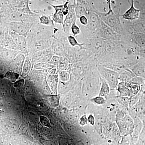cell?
Instances as JSON below:
<instances>
[{
	"label": "cell",
	"mask_w": 145,
	"mask_h": 145,
	"mask_svg": "<svg viewBox=\"0 0 145 145\" xmlns=\"http://www.w3.org/2000/svg\"><path fill=\"white\" fill-rule=\"evenodd\" d=\"M61 58L58 55H55L52 56L50 60V63L54 65H58L60 62Z\"/></svg>",
	"instance_id": "cell-29"
},
{
	"label": "cell",
	"mask_w": 145,
	"mask_h": 145,
	"mask_svg": "<svg viewBox=\"0 0 145 145\" xmlns=\"http://www.w3.org/2000/svg\"><path fill=\"white\" fill-rule=\"evenodd\" d=\"M135 111L137 117L142 121H145V91L141 92L139 100L135 104Z\"/></svg>",
	"instance_id": "cell-3"
},
{
	"label": "cell",
	"mask_w": 145,
	"mask_h": 145,
	"mask_svg": "<svg viewBox=\"0 0 145 145\" xmlns=\"http://www.w3.org/2000/svg\"><path fill=\"white\" fill-rule=\"evenodd\" d=\"M101 24L103 26H101V34H102L103 36L107 39H114L115 36V34L113 30L110 28L111 27L108 26L106 25H105V24L103 22H102Z\"/></svg>",
	"instance_id": "cell-11"
},
{
	"label": "cell",
	"mask_w": 145,
	"mask_h": 145,
	"mask_svg": "<svg viewBox=\"0 0 145 145\" xmlns=\"http://www.w3.org/2000/svg\"><path fill=\"white\" fill-rule=\"evenodd\" d=\"M88 121L91 125H93L94 123V118L92 115H89L88 118Z\"/></svg>",
	"instance_id": "cell-37"
},
{
	"label": "cell",
	"mask_w": 145,
	"mask_h": 145,
	"mask_svg": "<svg viewBox=\"0 0 145 145\" xmlns=\"http://www.w3.org/2000/svg\"><path fill=\"white\" fill-rule=\"evenodd\" d=\"M133 76L131 73L128 72H124L119 75V80L122 82H129L130 80L131 79Z\"/></svg>",
	"instance_id": "cell-20"
},
{
	"label": "cell",
	"mask_w": 145,
	"mask_h": 145,
	"mask_svg": "<svg viewBox=\"0 0 145 145\" xmlns=\"http://www.w3.org/2000/svg\"><path fill=\"white\" fill-rule=\"evenodd\" d=\"M61 77L62 80H68L69 79V75L67 72L63 71L62 72L61 74Z\"/></svg>",
	"instance_id": "cell-34"
},
{
	"label": "cell",
	"mask_w": 145,
	"mask_h": 145,
	"mask_svg": "<svg viewBox=\"0 0 145 145\" xmlns=\"http://www.w3.org/2000/svg\"><path fill=\"white\" fill-rule=\"evenodd\" d=\"M80 20L81 23L84 25H88V19L85 16H81L80 18Z\"/></svg>",
	"instance_id": "cell-31"
},
{
	"label": "cell",
	"mask_w": 145,
	"mask_h": 145,
	"mask_svg": "<svg viewBox=\"0 0 145 145\" xmlns=\"http://www.w3.org/2000/svg\"><path fill=\"white\" fill-rule=\"evenodd\" d=\"M52 49L55 55L59 56L63 54V44L59 41H56L54 42L52 46Z\"/></svg>",
	"instance_id": "cell-14"
},
{
	"label": "cell",
	"mask_w": 145,
	"mask_h": 145,
	"mask_svg": "<svg viewBox=\"0 0 145 145\" xmlns=\"http://www.w3.org/2000/svg\"><path fill=\"white\" fill-rule=\"evenodd\" d=\"M30 69H31V63L30 61L28 58H26L24 63L23 70V73L24 75H26L30 71Z\"/></svg>",
	"instance_id": "cell-22"
},
{
	"label": "cell",
	"mask_w": 145,
	"mask_h": 145,
	"mask_svg": "<svg viewBox=\"0 0 145 145\" xmlns=\"http://www.w3.org/2000/svg\"><path fill=\"white\" fill-rule=\"evenodd\" d=\"M24 13H21L17 11H14L11 12L10 14V20L13 21V22H24Z\"/></svg>",
	"instance_id": "cell-15"
},
{
	"label": "cell",
	"mask_w": 145,
	"mask_h": 145,
	"mask_svg": "<svg viewBox=\"0 0 145 145\" xmlns=\"http://www.w3.org/2000/svg\"><path fill=\"white\" fill-rule=\"evenodd\" d=\"M41 122H42V123L44 125H47L49 124V122H48V120L47 118L44 117H41Z\"/></svg>",
	"instance_id": "cell-35"
},
{
	"label": "cell",
	"mask_w": 145,
	"mask_h": 145,
	"mask_svg": "<svg viewBox=\"0 0 145 145\" xmlns=\"http://www.w3.org/2000/svg\"><path fill=\"white\" fill-rule=\"evenodd\" d=\"M137 44L142 47L145 48V35L140 34L137 36L136 39Z\"/></svg>",
	"instance_id": "cell-24"
},
{
	"label": "cell",
	"mask_w": 145,
	"mask_h": 145,
	"mask_svg": "<svg viewBox=\"0 0 145 145\" xmlns=\"http://www.w3.org/2000/svg\"><path fill=\"white\" fill-rule=\"evenodd\" d=\"M133 71L137 76L145 78V67H137L135 68Z\"/></svg>",
	"instance_id": "cell-21"
},
{
	"label": "cell",
	"mask_w": 145,
	"mask_h": 145,
	"mask_svg": "<svg viewBox=\"0 0 145 145\" xmlns=\"http://www.w3.org/2000/svg\"><path fill=\"white\" fill-rule=\"evenodd\" d=\"M69 43L72 46H79L81 47L83 45L82 44H80L78 42V41L75 39L74 36H69L68 38Z\"/></svg>",
	"instance_id": "cell-27"
},
{
	"label": "cell",
	"mask_w": 145,
	"mask_h": 145,
	"mask_svg": "<svg viewBox=\"0 0 145 145\" xmlns=\"http://www.w3.org/2000/svg\"><path fill=\"white\" fill-rule=\"evenodd\" d=\"M110 89V87L106 81L103 78L101 81V88L99 92V96H102L103 97L107 96L109 93Z\"/></svg>",
	"instance_id": "cell-13"
},
{
	"label": "cell",
	"mask_w": 145,
	"mask_h": 145,
	"mask_svg": "<svg viewBox=\"0 0 145 145\" xmlns=\"http://www.w3.org/2000/svg\"><path fill=\"white\" fill-rule=\"evenodd\" d=\"M68 4V2H67L64 4V7L63 9V13L64 16H67L69 12V9L67 6Z\"/></svg>",
	"instance_id": "cell-32"
},
{
	"label": "cell",
	"mask_w": 145,
	"mask_h": 145,
	"mask_svg": "<svg viewBox=\"0 0 145 145\" xmlns=\"http://www.w3.org/2000/svg\"><path fill=\"white\" fill-rule=\"evenodd\" d=\"M36 66L37 68L40 69H44L49 66V65L45 63H40L38 64Z\"/></svg>",
	"instance_id": "cell-33"
},
{
	"label": "cell",
	"mask_w": 145,
	"mask_h": 145,
	"mask_svg": "<svg viewBox=\"0 0 145 145\" xmlns=\"http://www.w3.org/2000/svg\"><path fill=\"white\" fill-rule=\"evenodd\" d=\"M104 41L100 39H97L93 41L92 43V49L93 52H98L103 50L105 47Z\"/></svg>",
	"instance_id": "cell-16"
},
{
	"label": "cell",
	"mask_w": 145,
	"mask_h": 145,
	"mask_svg": "<svg viewBox=\"0 0 145 145\" xmlns=\"http://www.w3.org/2000/svg\"><path fill=\"white\" fill-rule=\"evenodd\" d=\"M75 21V18L74 13L73 11L72 10H69V13L66 16L65 19L64 20V26L63 28H64L65 25H72L73 22Z\"/></svg>",
	"instance_id": "cell-19"
},
{
	"label": "cell",
	"mask_w": 145,
	"mask_h": 145,
	"mask_svg": "<svg viewBox=\"0 0 145 145\" xmlns=\"http://www.w3.org/2000/svg\"><path fill=\"white\" fill-rule=\"evenodd\" d=\"M18 52L16 51L12 50L5 49L3 50V56L6 59H15L18 56Z\"/></svg>",
	"instance_id": "cell-17"
},
{
	"label": "cell",
	"mask_w": 145,
	"mask_h": 145,
	"mask_svg": "<svg viewBox=\"0 0 145 145\" xmlns=\"http://www.w3.org/2000/svg\"><path fill=\"white\" fill-rule=\"evenodd\" d=\"M29 0H13L12 5L16 9V11L26 14H33L29 7Z\"/></svg>",
	"instance_id": "cell-4"
},
{
	"label": "cell",
	"mask_w": 145,
	"mask_h": 145,
	"mask_svg": "<svg viewBox=\"0 0 145 145\" xmlns=\"http://www.w3.org/2000/svg\"><path fill=\"white\" fill-rule=\"evenodd\" d=\"M40 23L46 25H50L52 24V20L47 16H43L40 18Z\"/></svg>",
	"instance_id": "cell-23"
},
{
	"label": "cell",
	"mask_w": 145,
	"mask_h": 145,
	"mask_svg": "<svg viewBox=\"0 0 145 145\" xmlns=\"http://www.w3.org/2000/svg\"><path fill=\"white\" fill-rule=\"evenodd\" d=\"M100 72L103 78L106 81L110 89H114L118 86L119 74L116 71L104 67L99 68Z\"/></svg>",
	"instance_id": "cell-1"
},
{
	"label": "cell",
	"mask_w": 145,
	"mask_h": 145,
	"mask_svg": "<svg viewBox=\"0 0 145 145\" xmlns=\"http://www.w3.org/2000/svg\"><path fill=\"white\" fill-rule=\"evenodd\" d=\"M48 4L52 6L55 10V13L53 16V20L56 23L60 24L64 26L63 20L64 15L63 13V9L64 7V4L61 5H54L48 2Z\"/></svg>",
	"instance_id": "cell-5"
},
{
	"label": "cell",
	"mask_w": 145,
	"mask_h": 145,
	"mask_svg": "<svg viewBox=\"0 0 145 145\" xmlns=\"http://www.w3.org/2000/svg\"></svg>",
	"instance_id": "cell-39"
},
{
	"label": "cell",
	"mask_w": 145,
	"mask_h": 145,
	"mask_svg": "<svg viewBox=\"0 0 145 145\" xmlns=\"http://www.w3.org/2000/svg\"><path fill=\"white\" fill-rule=\"evenodd\" d=\"M71 30L72 34H73V36L75 37L76 35H78L80 33V29L78 26L75 23V21L73 22V23L71 25Z\"/></svg>",
	"instance_id": "cell-26"
},
{
	"label": "cell",
	"mask_w": 145,
	"mask_h": 145,
	"mask_svg": "<svg viewBox=\"0 0 145 145\" xmlns=\"http://www.w3.org/2000/svg\"><path fill=\"white\" fill-rule=\"evenodd\" d=\"M106 1L107 2L108 4V6L109 10L107 13H112L113 11H112V10L111 7V0H106Z\"/></svg>",
	"instance_id": "cell-38"
},
{
	"label": "cell",
	"mask_w": 145,
	"mask_h": 145,
	"mask_svg": "<svg viewBox=\"0 0 145 145\" xmlns=\"http://www.w3.org/2000/svg\"><path fill=\"white\" fill-rule=\"evenodd\" d=\"M88 27L90 30L93 31L99 27L101 25V22H100L99 18L95 14L91 15L88 19Z\"/></svg>",
	"instance_id": "cell-10"
},
{
	"label": "cell",
	"mask_w": 145,
	"mask_h": 145,
	"mask_svg": "<svg viewBox=\"0 0 145 145\" xmlns=\"http://www.w3.org/2000/svg\"><path fill=\"white\" fill-rule=\"evenodd\" d=\"M91 101L94 103L99 105H102L105 103V100L103 96H96L91 99Z\"/></svg>",
	"instance_id": "cell-25"
},
{
	"label": "cell",
	"mask_w": 145,
	"mask_h": 145,
	"mask_svg": "<svg viewBox=\"0 0 145 145\" xmlns=\"http://www.w3.org/2000/svg\"><path fill=\"white\" fill-rule=\"evenodd\" d=\"M125 83L129 89L131 97H134L139 94L141 90L140 84L135 82H128Z\"/></svg>",
	"instance_id": "cell-9"
},
{
	"label": "cell",
	"mask_w": 145,
	"mask_h": 145,
	"mask_svg": "<svg viewBox=\"0 0 145 145\" xmlns=\"http://www.w3.org/2000/svg\"><path fill=\"white\" fill-rule=\"evenodd\" d=\"M19 75L15 72H8L6 75V77L8 79L12 80H16L18 79Z\"/></svg>",
	"instance_id": "cell-30"
},
{
	"label": "cell",
	"mask_w": 145,
	"mask_h": 145,
	"mask_svg": "<svg viewBox=\"0 0 145 145\" xmlns=\"http://www.w3.org/2000/svg\"><path fill=\"white\" fill-rule=\"evenodd\" d=\"M102 19L104 23L111 28H115L119 22L116 16L114 15L113 12L106 13L102 16Z\"/></svg>",
	"instance_id": "cell-8"
},
{
	"label": "cell",
	"mask_w": 145,
	"mask_h": 145,
	"mask_svg": "<svg viewBox=\"0 0 145 145\" xmlns=\"http://www.w3.org/2000/svg\"><path fill=\"white\" fill-rule=\"evenodd\" d=\"M47 47V45L46 42L44 41H38L34 43L32 46L33 50L35 52H39L43 50Z\"/></svg>",
	"instance_id": "cell-18"
},
{
	"label": "cell",
	"mask_w": 145,
	"mask_h": 145,
	"mask_svg": "<svg viewBox=\"0 0 145 145\" xmlns=\"http://www.w3.org/2000/svg\"><path fill=\"white\" fill-rule=\"evenodd\" d=\"M10 27L12 31L24 36L27 35L30 28V24L24 22H12L10 24Z\"/></svg>",
	"instance_id": "cell-2"
},
{
	"label": "cell",
	"mask_w": 145,
	"mask_h": 145,
	"mask_svg": "<svg viewBox=\"0 0 145 145\" xmlns=\"http://www.w3.org/2000/svg\"><path fill=\"white\" fill-rule=\"evenodd\" d=\"M88 121V119H87L85 116H83L81 118L80 120V123L82 125H84L87 123Z\"/></svg>",
	"instance_id": "cell-36"
},
{
	"label": "cell",
	"mask_w": 145,
	"mask_h": 145,
	"mask_svg": "<svg viewBox=\"0 0 145 145\" xmlns=\"http://www.w3.org/2000/svg\"><path fill=\"white\" fill-rule=\"evenodd\" d=\"M140 10L134 7L133 0H131V5L129 9L122 16V18L127 20L132 21L137 20L140 17Z\"/></svg>",
	"instance_id": "cell-6"
},
{
	"label": "cell",
	"mask_w": 145,
	"mask_h": 145,
	"mask_svg": "<svg viewBox=\"0 0 145 145\" xmlns=\"http://www.w3.org/2000/svg\"><path fill=\"white\" fill-rule=\"evenodd\" d=\"M117 88L121 97H130L129 89L125 82H122L119 83Z\"/></svg>",
	"instance_id": "cell-12"
},
{
	"label": "cell",
	"mask_w": 145,
	"mask_h": 145,
	"mask_svg": "<svg viewBox=\"0 0 145 145\" xmlns=\"http://www.w3.org/2000/svg\"><path fill=\"white\" fill-rule=\"evenodd\" d=\"M85 8L83 7H78L75 9V13L78 18H80L81 16H84Z\"/></svg>",
	"instance_id": "cell-28"
},
{
	"label": "cell",
	"mask_w": 145,
	"mask_h": 145,
	"mask_svg": "<svg viewBox=\"0 0 145 145\" xmlns=\"http://www.w3.org/2000/svg\"><path fill=\"white\" fill-rule=\"evenodd\" d=\"M11 36L15 43L20 50L26 52L27 43L24 36L19 35L13 31L11 33Z\"/></svg>",
	"instance_id": "cell-7"
}]
</instances>
